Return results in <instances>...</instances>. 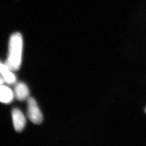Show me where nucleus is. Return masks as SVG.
<instances>
[{"label":"nucleus","instance_id":"nucleus-5","mask_svg":"<svg viewBox=\"0 0 146 146\" xmlns=\"http://www.w3.org/2000/svg\"><path fill=\"white\" fill-rule=\"evenodd\" d=\"M14 96L19 100H25L29 97V90L24 83H19L14 88Z\"/></svg>","mask_w":146,"mask_h":146},{"label":"nucleus","instance_id":"nucleus-2","mask_svg":"<svg viewBox=\"0 0 146 146\" xmlns=\"http://www.w3.org/2000/svg\"><path fill=\"white\" fill-rule=\"evenodd\" d=\"M27 114L29 120L34 124H39L43 121V115L36 102L33 98L28 99Z\"/></svg>","mask_w":146,"mask_h":146},{"label":"nucleus","instance_id":"nucleus-7","mask_svg":"<svg viewBox=\"0 0 146 146\" xmlns=\"http://www.w3.org/2000/svg\"><path fill=\"white\" fill-rule=\"evenodd\" d=\"M4 82L5 81H4V79H3L1 76H0V87L3 85Z\"/></svg>","mask_w":146,"mask_h":146},{"label":"nucleus","instance_id":"nucleus-3","mask_svg":"<svg viewBox=\"0 0 146 146\" xmlns=\"http://www.w3.org/2000/svg\"><path fill=\"white\" fill-rule=\"evenodd\" d=\"M13 124L15 130L18 132H21L26 125V118L23 113L19 109H14L12 111Z\"/></svg>","mask_w":146,"mask_h":146},{"label":"nucleus","instance_id":"nucleus-6","mask_svg":"<svg viewBox=\"0 0 146 146\" xmlns=\"http://www.w3.org/2000/svg\"><path fill=\"white\" fill-rule=\"evenodd\" d=\"M14 97V92L10 88L3 85L0 87V102L10 103L13 101Z\"/></svg>","mask_w":146,"mask_h":146},{"label":"nucleus","instance_id":"nucleus-1","mask_svg":"<svg viewBox=\"0 0 146 146\" xmlns=\"http://www.w3.org/2000/svg\"><path fill=\"white\" fill-rule=\"evenodd\" d=\"M23 50V39L19 33L13 34L9 40L8 56L5 64L11 71H16L21 67Z\"/></svg>","mask_w":146,"mask_h":146},{"label":"nucleus","instance_id":"nucleus-4","mask_svg":"<svg viewBox=\"0 0 146 146\" xmlns=\"http://www.w3.org/2000/svg\"><path fill=\"white\" fill-rule=\"evenodd\" d=\"M0 75L4 81L9 84H14L16 81V78L13 72L6 65L0 61Z\"/></svg>","mask_w":146,"mask_h":146},{"label":"nucleus","instance_id":"nucleus-8","mask_svg":"<svg viewBox=\"0 0 146 146\" xmlns=\"http://www.w3.org/2000/svg\"><path fill=\"white\" fill-rule=\"evenodd\" d=\"M145 112H146V110H145Z\"/></svg>","mask_w":146,"mask_h":146}]
</instances>
